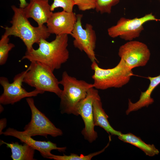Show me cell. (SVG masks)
<instances>
[{
    "instance_id": "6da1fadb",
    "label": "cell",
    "mask_w": 160,
    "mask_h": 160,
    "mask_svg": "<svg viewBox=\"0 0 160 160\" xmlns=\"http://www.w3.org/2000/svg\"><path fill=\"white\" fill-rule=\"evenodd\" d=\"M68 41L67 34L56 36L55 39L50 42L41 39L38 44L39 48L36 49H33L30 51H26L21 59L38 62L53 72L60 69L69 58L67 48Z\"/></svg>"
},
{
    "instance_id": "7a4b0ae2",
    "label": "cell",
    "mask_w": 160,
    "mask_h": 160,
    "mask_svg": "<svg viewBox=\"0 0 160 160\" xmlns=\"http://www.w3.org/2000/svg\"><path fill=\"white\" fill-rule=\"evenodd\" d=\"M11 7L14 13L10 22L12 25L10 27L1 26L5 30L4 34L19 38L25 45L27 51L33 49V45L35 43L38 44L41 39H46L49 37L51 34L46 26H33L25 16L23 8L14 5Z\"/></svg>"
},
{
    "instance_id": "3957f363",
    "label": "cell",
    "mask_w": 160,
    "mask_h": 160,
    "mask_svg": "<svg viewBox=\"0 0 160 160\" xmlns=\"http://www.w3.org/2000/svg\"><path fill=\"white\" fill-rule=\"evenodd\" d=\"M59 83L63 88L59 97L60 113L78 116L77 106L86 97L89 89L94 87L93 84L78 79L70 76L66 71L63 73Z\"/></svg>"
},
{
    "instance_id": "277c9868",
    "label": "cell",
    "mask_w": 160,
    "mask_h": 160,
    "mask_svg": "<svg viewBox=\"0 0 160 160\" xmlns=\"http://www.w3.org/2000/svg\"><path fill=\"white\" fill-rule=\"evenodd\" d=\"M97 63L94 61L91 65L94 71L92 76L93 84L94 88L97 89L121 87L128 83L133 75L132 70L121 59L116 66L111 68H103Z\"/></svg>"
},
{
    "instance_id": "5b68a950",
    "label": "cell",
    "mask_w": 160,
    "mask_h": 160,
    "mask_svg": "<svg viewBox=\"0 0 160 160\" xmlns=\"http://www.w3.org/2000/svg\"><path fill=\"white\" fill-rule=\"evenodd\" d=\"M23 80V82L35 89L55 94L60 97L62 90L59 81L48 67L37 61L31 62Z\"/></svg>"
},
{
    "instance_id": "8992f818",
    "label": "cell",
    "mask_w": 160,
    "mask_h": 160,
    "mask_svg": "<svg viewBox=\"0 0 160 160\" xmlns=\"http://www.w3.org/2000/svg\"><path fill=\"white\" fill-rule=\"evenodd\" d=\"M26 101L31 113L30 121L23 128V131L26 135L31 137L41 136L46 138L48 135L53 137L63 135L62 130L56 127L36 107L33 98L27 97Z\"/></svg>"
},
{
    "instance_id": "52a82bcc",
    "label": "cell",
    "mask_w": 160,
    "mask_h": 160,
    "mask_svg": "<svg viewBox=\"0 0 160 160\" xmlns=\"http://www.w3.org/2000/svg\"><path fill=\"white\" fill-rule=\"evenodd\" d=\"M28 70L27 68L16 75L11 83L7 78L4 76L0 77V84L3 89V93L0 96L1 104L13 105L24 98L36 96L39 94L44 92L36 89L28 92L23 87L22 83Z\"/></svg>"
},
{
    "instance_id": "ba28073f",
    "label": "cell",
    "mask_w": 160,
    "mask_h": 160,
    "mask_svg": "<svg viewBox=\"0 0 160 160\" xmlns=\"http://www.w3.org/2000/svg\"><path fill=\"white\" fill-rule=\"evenodd\" d=\"M151 20L159 21L160 20L156 18L152 13L146 14L141 17L132 19L122 17L116 25L108 29V34L112 38L119 36L125 40L131 41L139 37L144 30L143 25Z\"/></svg>"
},
{
    "instance_id": "9c48e42d",
    "label": "cell",
    "mask_w": 160,
    "mask_h": 160,
    "mask_svg": "<svg viewBox=\"0 0 160 160\" xmlns=\"http://www.w3.org/2000/svg\"><path fill=\"white\" fill-rule=\"evenodd\" d=\"M77 20L71 34L74 38V47L81 52H84L92 62L98 63L95 53L96 42V36L92 25L86 24L85 28L82 27V14L76 15Z\"/></svg>"
},
{
    "instance_id": "30bf717a",
    "label": "cell",
    "mask_w": 160,
    "mask_h": 160,
    "mask_svg": "<svg viewBox=\"0 0 160 160\" xmlns=\"http://www.w3.org/2000/svg\"><path fill=\"white\" fill-rule=\"evenodd\" d=\"M118 55L132 70L137 67L145 66L149 60L150 52L145 44L131 41L120 47Z\"/></svg>"
},
{
    "instance_id": "8fae6325",
    "label": "cell",
    "mask_w": 160,
    "mask_h": 160,
    "mask_svg": "<svg viewBox=\"0 0 160 160\" xmlns=\"http://www.w3.org/2000/svg\"><path fill=\"white\" fill-rule=\"evenodd\" d=\"M99 95L97 89L94 87L90 89L86 97L79 103L77 108L78 115L81 116L84 124L81 134L90 143L95 141L97 137V132L94 129L93 105L95 99Z\"/></svg>"
},
{
    "instance_id": "7c38bea8",
    "label": "cell",
    "mask_w": 160,
    "mask_h": 160,
    "mask_svg": "<svg viewBox=\"0 0 160 160\" xmlns=\"http://www.w3.org/2000/svg\"><path fill=\"white\" fill-rule=\"evenodd\" d=\"M76 20V15L74 12L63 10L53 12L46 23V26L50 34L71 35Z\"/></svg>"
},
{
    "instance_id": "4fadbf2b",
    "label": "cell",
    "mask_w": 160,
    "mask_h": 160,
    "mask_svg": "<svg viewBox=\"0 0 160 160\" xmlns=\"http://www.w3.org/2000/svg\"><path fill=\"white\" fill-rule=\"evenodd\" d=\"M3 134L6 136H11L19 139L23 143H26L35 150L38 151L44 158L49 159L52 155L51 151L57 150L60 152H65L66 147H58L57 144L49 141H38L32 137L26 135L23 131L17 130L13 128H8L4 132Z\"/></svg>"
},
{
    "instance_id": "5bb4252c",
    "label": "cell",
    "mask_w": 160,
    "mask_h": 160,
    "mask_svg": "<svg viewBox=\"0 0 160 160\" xmlns=\"http://www.w3.org/2000/svg\"><path fill=\"white\" fill-rule=\"evenodd\" d=\"M23 10L25 16L32 18L38 26L46 23L53 13L49 0H30Z\"/></svg>"
},
{
    "instance_id": "9a60e30c",
    "label": "cell",
    "mask_w": 160,
    "mask_h": 160,
    "mask_svg": "<svg viewBox=\"0 0 160 160\" xmlns=\"http://www.w3.org/2000/svg\"><path fill=\"white\" fill-rule=\"evenodd\" d=\"M150 81V83L147 90L141 92L139 100L136 102L132 103L129 99L128 106L126 112L127 115L132 111H137L142 108L148 107L154 102L151 95L155 88L160 84V75L154 77H147Z\"/></svg>"
},
{
    "instance_id": "2e32d148",
    "label": "cell",
    "mask_w": 160,
    "mask_h": 160,
    "mask_svg": "<svg viewBox=\"0 0 160 160\" xmlns=\"http://www.w3.org/2000/svg\"><path fill=\"white\" fill-rule=\"evenodd\" d=\"M93 120L95 126H99L103 129L109 134L119 136L122 133L114 129L111 125L108 120V116L102 107L100 95L95 99L93 105Z\"/></svg>"
},
{
    "instance_id": "e0dca14e",
    "label": "cell",
    "mask_w": 160,
    "mask_h": 160,
    "mask_svg": "<svg viewBox=\"0 0 160 160\" xmlns=\"http://www.w3.org/2000/svg\"><path fill=\"white\" fill-rule=\"evenodd\" d=\"M5 144L11 149L10 156L13 160H34V149L28 144H20L17 142L7 143L1 140L0 145Z\"/></svg>"
},
{
    "instance_id": "ac0fdd59",
    "label": "cell",
    "mask_w": 160,
    "mask_h": 160,
    "mask_svg": "<svg viewBox=\"0 0 160 160\" xmlns=\"http://www.w3.org/2000/svg\"><path fill=\"white\" fill-rule=\"evenodd\" d=\"M118 137L121 140L138 147L143 151L146 155L150 156H153L159 153V151L153 144L146 143L140 138L131 133H121Z\"/></svg>"
},
{
    "instance_id": "d6986e66",
    "label": "cell",
    "mask_w": 160,
    "mask_h": 160,
    "mask_svg": "<svg viewBox=\"0 0 160 160\" xmlns=\"http://www.w3.org/2000/svg\"><path fill=\"white\" fill-rule=\"evenodd\" d=\"M109 145V143L107 146L101 150L90 153L87 155H84L82 154L79 155L76 154L71 153L69 155L64 154L63 156H60L52 154L49 159H53L55 160H90L93 157L103 152Z\"/></svg>"
},
{
    "instance_id": "ffe728a7",
    "label": "cell",
    "mask_w": 160,
    "mask_h": 160,
    "mask_svg": "<svg viewBox=\"0 0 160 160\" xmlns=\"http://www.w3.org/2000/svg\"><path fill=\"white\" fill-rule=\"evenodd\" d=\"M9 36L3 34L0 40V65H4L8 57L9 52L15 47L13 43H9Z\"/></svg>"
},
{
    "instance_id": "44dd1931",
    "label": "cell",
    "mask_w": 160,
    "mask_h": 160,
    "mask_svg": "<svg viewBox=\"0 0 160 160\" xmlns=\"http://www.w3.org/2000/svg\"><path fill=\"white\" fill-rule=\"evenodd\" d=\"M120 0H97L95 9L101 14L111 12L112 8L118 4Z\"/></svg>"
},
{
    "instance_id": "7402d4cb",
    "label": "cell",
    "mask_w": 160,
    "mask_h": 160,
    "mask_svg": "<svg viewBox=\"0 0 160 160\" xmlns=\"http://www.w3.org/2000/svg\"><path fill=\"white\" fill-rule=\"evenodd\" d=\"M74 5L75 4L73 0H54L51 5V9L52 12L55 9L60 7L63 11L72 12Z\"/></svg>"
},
{
    "instance_id": "603a6c76",
    "label": "cell",
    "mask_w": 160,
    "mask_h": 160,
    "mask_svg": "<svg viewBox=\"0 0 160 160\" xmlns=\"http://www.w3.org/2000/svg\"><path fill=\"white\" fill-rule=\"evenodd\" d=\"M75 5L81 11L95 9L97 0H73Z\"/></svg>"
},
{
    "instance_id": "cb8c5ba5",
    "label": "cell",
    "mask_w": 160,
    "mask_h": 160,
    "mask_svg": "<svg viewBox=\"0 0 160 160\" xmlns=\"http://www.w3.org/2000/svg\"><path fill=\"white\" fill-rule=\"evenodd\" d=\"M7 124V120L5 118H3L0 120V135L3 134V130L6 127Z\"/></svg>"
},
{
    "instance_id": "d4e9b609",
    "label": "cell",
    "mask_w": 160,
    "mask_h": 160,
    "mask_svg": "<svg viewBox=\"0 0 160 160\" xmlns=\"http://www.w3.org/2000/svg\"><path fill=\"white\" fill-rule=\"evenodd\" d=\"M19 1L20 2L19 7L21 8H24L28 4L26 0H19Z\"/></svg>"
},
{
    "instance_id": "484cf974",
    "label": "cell",
    "mask_w": 160,
    "mask_h": 160,
    "mask_svg": "<svg viewBox=\"0 0 160 160\" xmlns=\"http://www.w3.org/2000/svg\"><path fill=\"white\" fill-rule=\"evenodd\" d=\"M2 104H0V113H2L4 111V108L1 105Z\"/></svg>"
},
{
    "instance_id": "4316f807",
    "label": "cell",
    "mask_w": 160,
    "mask_h": 160,
    "mask_svg": "<svg viewBox=\"0 0 160 160\" xmlns=\"http://www.w3.org/2000/svg\"><path fill=\"white\" fill-rule=\"evenodd\" d=\"M159 0L160 1V0Z\"/></svg>"
}]
</instances>
